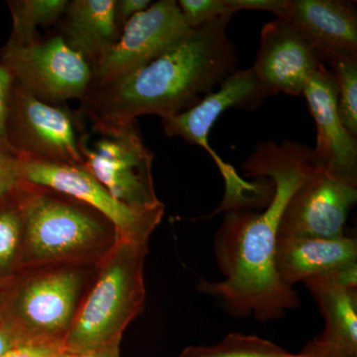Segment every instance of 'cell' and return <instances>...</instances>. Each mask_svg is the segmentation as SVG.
<instances>
[{
    "instance_id": "cell-1",
    "label": "cell",
    "mask_w": 357,
    "mask_h": 357,
    "mask_svg": "<svg viewBox=\"0 0 357 357\" xmlns=\"http://www.w3.org/2000/svg\"><path fill=\"white\" fill-rule=\"evenodd\" d=\"M243 169L246 176L271 180L273 192L263 211H227L215 237V255L225 280H203L199 289L218 298L236 316L253 314L259 321H271L300 306L298 294L277 274L275 251L286 204L317 167L312 148L284 140L258 145Z\"/></svg>"
},
{
    "instance_id": "cell-2",
    "label": "cell",
    "mask_w": 357,
    "mask_h": 357,
    "mask_svg": "<svg viewBox=\"0 0 357 357\" xmlns=\"http://www.w3.org/2000/svg\"><path fill=\"white\" fill-rule=\"evenodd\" d=\"M230 18L192 28L168 51L112 83L91 89L82 102L96 132L142 115L173 116L191 109L237 69L227 35Z\"/></svg>"
},
{
    "instance_id": "cell-3",
    "label": "cell",
    "mask_w": 357,
    "mask_h": 357,
    "mask_svg": "<svg viewBox=\"0 0 357 357\" xmlns=\"http://www.w3.org/2000/svg\"><path fill=\"white\" fill-rule=\"evenodd\" d=\"M116 239L114 225L95 208L35 185L26 206L20 266L84 264L105 257Z\"/></svg>"
},
{
    "instance_id": "cell-4",
    "label": "cell",
    "mask_w": 357,
    "mask_h": 357,
    "mask_svg": "<svg viewBox=\"0 0 357 357\" xmlns=\"http://www.w3.org/2000/svg\"><path fill=\"white\" fill-rule=\"evenodd\" d=\"M146 255L147 244L116 239L63 340L65 351L75 354L121 340L144 307Z\"/></svg>"
},
{
    "instance_id": "cell-5",
    "label": "cell",
    "mask_w": 357,
    "mask_h": 357,
    "mask_svg": "<svg viewBox=\"0 0 357 357\" xmlns=\"http://www.w3.org/2000/svg\"><path fill=\"white\" fill-rule=\"evenodd\" d=\"M82 265L33 268L14 287L7 303V330L20 342L63 344L86 281Z\"/></svg>"
},
{
    "instance_id": "cell-6",
    "label": "cell",
    "mask_w": 357,
    "mask_h": 357,
    "mask_svg": "<svg viewBox=\"0 0 357 357\" xmlns=\"http://www.w3.org/2000/svg\"><path fill=\"white\" fill-rule=\"evenodd\" d=\"M89 146L84 141V167L119 203L142 213H164L155 192L154 155L143 142L136 121L98 131Z\"/></svg>"
},
{
    "instance_id": "cell-7",
    "label": "cell",
    "mask_w": 357,
    "mask_h": 357,
    "mask_svg": "<svg viewBox=\"0 0 357 357\" xmlns=\"http://www.w3.org/2000/svg\"><path fill=\"white\" fill-rule=\"evenodd\" d=\"M6 137L21 159L58 165L84 166L77 115L62 105L42 102L14 81Z\"/></svg>"
},
{
    "instance_id": "cell-8",
    "label": "cell",
    "mask_w": 357,
    "mask_h": 357,
    "mask_svg": "<svg viewBox=\"0 0 357 357\" xmlns=\"http://www.w3.org/2000/svg\"><path fill=\"white\" fill-rule=\"evenodd\" d=\"M0 64L10 70L21 88L51 105L83 102L93 86V67L60 33L25 46L4 45Z\"/></svg>"
},
{
    "instance_id": "cell-9",
    "label": "cell",
    "mask_w": 357,
    "mask_h": 357,
    "mask_svg": "<svg viewBox=\"0 0 357 357\" xmlns=\"http://www.w3.org/2000/svg\"><path fill=\"white\" fill-rule=\"evenodd\" d=\"M176 0L152 2L122 28L112 49L93 66V88L105 86L160 57L189 32Z\"/></svg>"
},
{
    "instance_id": "cell-10",
    "label": "cell",
    "mask_w": 357,
    "mask_h": 357,
    "mask_svg": "<svg viewBox=\"0 0 357 357\" xmlns=\"http://www.w3.org/2000/svg\"><path fill=\"white\" fill-rule=\"evenodd\" d=\"M21 180L67 195L98 211L114 227L117 239L147 244L164 213H138L116 201L84 166L20 158Z\"/></svg>"
},
{
    "instance_id": "cell-11",
    "label": "cell",
    "mask_w": 357,
    "mask_h": 357,
    "mask_svg": "<svg viewBox=\"0 0 357 357\" xmlns=\"http://www.w3.org/2000/svg\"><path fill=\"white\" fill-rule=\"evenodd\" d=\"M356 199L357 187L314 169L286 204L278 237L344 236L347 213Z\"/></svg>"
},
{
    "instance_id": "cell-12",
    "label": "cell",
    "mask_w": 357,
    "mask_h": 357,
    "mask_svg": "<svg viewBox=\"0 0 357 357\" xmlns=\"http://www.w3.org/2000/svg\"><path fill=\"white\" fill-rule=\"evenodd\" d=\"M317 126L314 165L331 177L357 187V137L342 123L332 73L325 66L307 82L302 93Z\"/></svg>"
},
{
    "instance_id": "cell-13",
    "label": "cell",
    "mask_w": 357,
    "mask_h": 357,
    "mask_svg": "<svg viewBox=\"0 0 357 357\" xmlns=\"http://www.w3.org/2000/svg\"><path fill=\"white\" fill-rule=\"evenodd\" d=\"M324 64L314 49L283 18L263 26L251 70L268 95L301 96Z\"/></svg>"
},
{
    "instance_id": "cell-14",
    "label": "cell",
    "mask_w": 357,
    "mask_h": 357,
    "mask_svg": "<svg viewBox=\"0 0 357 357\" xmlns=\"http://www.w3.org/2000/svg\"><path fill=\"white\" fill-rule=\"evenodd\" d=\"M328 65L357 59V10L347 0H287L281 17Z\"/></svg>"
},
{
    "instance_id": "cell-15",
    "label": "cell",
    "mask_w": 357,
    "mask_h": 357,
    "mask_svg": "<svg viewBox=\"0 0 357 357\" xmlns=\"http://www.w3.org/2000/svg\"><path fill=\"white\" fill-rule=\"evenodd\" d=\"M357 266V241L352 237H278L275 269L286 285L335 276Z\"/></svg>"
},
{
    "instance_id": "cell-16",
    "label": "cell",
    "mask_w": 357,
    "mask_h": 357,
    "mask_svg": "<svg viewBox=\"0 0 357 357\" xmlns=\"http://www.w3.org/2000/svg\"><path fill=\"white\" fill-rule=\"evenodd\" d=\"M304 284L318 303L326 325L303 351L323 357H357V287L328 277L310 279Z\"/></svg>"
},
{
    "instance_id": "cell-17",
    "label": "cell",
    "mask_w": 357,
    "mask_h": 357,
    "mask_svg": "<svg viewBox=\"0 0 357 357\" xmlns=\"http://www.w3.org/2000/svg\"><path fill=\"white\" fill-rule=\"evenodd\" d=\"M268 96L251 68L236 69L223 79L217 91L204 96L191 109L161 119L162 126L167 135L172 137H181L192 130L210 132L218 117L227 109H255Z\"/></svg>"
},
{
    "instance_id": "cell-18",
    "label": "cell",
    "mask_w": 357,
    "mask_h": 357,
    "mask_svg": "<svg viewBox=\"0 0 357 357\" xmlns=\"http://www.w3.org/2000/svg\"><path fill=\"white\" fill-rule=\"evenodd\" d=\"M116 0H73L60 20V34L93 67L116 43Z\"/></svg>"
},
{
    "instance_id": "cell-19",
    "label": "cell",
    "mask_w": 357,
    "mask_h": 357,
    "mask_svg": "<svg viewBox=\"0 0 357 357\" xmlns=\"http://www.w3.org/2000/svg\"><path fill=\"white\" fill-rule=\"evenodd\" d=\"M34 189V185L24 182L0 199V279L10 276L20 266L26 206Z\"/></svg>"
},
{
    "instance_id": "cell-20",
    "label": "cell",
    "mask_w": 357,
    "mask_h": 357,
    "mask_svg": "<svg viewBox=\"0 0 357 357\" xmlns=\"http://www.w3.org/2000/svg\"><path fill=\"white\" fill-rule=\"evenodd\" d=\"M13 30L7 46H25L39 39L38 27L59 22L64 15L68 0H8L6 1Z\"/></svg>"
},
{
    "instance_id": "cell-21",
    "label": "cell",
    "mask_w": 357,
    "mask_h": 357,
    "mask_svg": "<svg viewBox=\"0 0 357 357\" xmlns=\"http://www.w3.org/2000/svg\"><path fill=\"white\" fill-rule=\"evenodd\" d=\"M178 357H321L306 351L291 354L279 345L255 335L229 333L213 345L185 347Z\"/></svg>"
},
{
    "instance_id": "cell-22",
    "label": "cell",
    "mask_w": 357,
    "mask_h": 357,
    "mask_svg": "<svg viewBox=\"0 0 357 357\" xmlns=\"http://www.w3.org/2000/svg\"><path fill=\"white\" fill-rule=\"evenodd\" d=\"M337 91L338 114L345 128L357 137V59L330 65Z\"/></svg>"
},
{
    "instance_id": "cell-23",
    "label": "cell",
    "mask_w": 357,
    "mask_h": 357,
    "mask_svg": "<svg viewBox=\"0 0 357 357\" xmlns=\"http://www.w3.org/2000/svg\"><path fill=\"white\" fill-rule=\"evenodd\" d=\"M178 6L190 29L222 17L231 18L227 0H178Z\"/></svg>"
},
{
    "instance_id": "cell-24",
    "label": "cell",
    "mask_w": 357,
    "mask_h": 357,
    "mask_svg": "<svg viewBox=\"0 0 357 357\" xmlns=\"http://www.w3.org/2000/svg\"><path fill=\"white\" fill-rule=\"evenodd\" d=\"M13 84L14 77L10 70L0 64V150L16 156L9 146L6 137L7 115H8Z\"/></svg>"
},
{
    "instance_id": "cell-25",
    "label": "cell",
    "mask_w": 357,
    "mask_h": 357,
    "mask_svg": "<svg viewBox=\"0 0 357 357\" xmlns=\"http://www.w3.org/2000/svg\"><path fill=\"white\" fill-rule=\"evenodd\" d=\"M23 183L20 174V158L0 150V199L20 189Z\"/></svg>"
},
{
    "instance_id": "cell-26",
    "label": "cell",
    "mask_w": 357,
    "mask_h": 357,
    "mask_svg": "<svg viewBox=\"0 0 357 357\" xmlns=\"http://www.w3.org/2000/svg\"><path fill=\"white\" fill-rule=\"evenodd\" d=\"M64 351L62 342H21L0 357H61Z\"/></svg>"
},
{
    "instance_id": "cell-27",
    "label": "cell",
    "mask_w": 357,
    "mask_h": 357,
    "mask_svg": "<svg viewBox=\"0 0 357 357\" xmlns=\"http://www.w3.org/2000/svg\"><path fill=\"white\" fill-rule=\"evenodd\" d=\"M286 1L287 0H227V3L234 14L241 10H260L281 17L285 10Z\"/></svg>"
},
{
    "instance_id": "cell-28",
    "label": "cell",
    "mask_w": 357,
    "mask_h": 357,
    "mask_svg": "<svg viewBox=\"0 0 357 357\" xmlns=\"http://www.w3.org/2000/svg\"><path fill=\"white\" fill-rule=\"evenodd\" d=\"M151 3L150 0H116L115 20L121 30L133 16L146 10Z\"/></svg>"
},
{
    "instance_id": "cell-29",
    "label": "cell",
    "mask_w": 357,
    "mask_h": 357,
    "mask_svg": "<svg viewBox=\"0 0 357 357\" xmlns=\"http://www.w3.org/2000/svg\"><path fill=\"white\" fill-rule=\"evenodd\" d=\"M121 340H114L107 344L98 345L73 354V357H121Z\"/></svg>"
},
{
    "instance_id": "cell-30",
    "label": "cell",
    "mask_w": 357,
    "mask_h": 357,
    "mask_svg": "<svg viewBox=\"0 0 357 357\" xmlns=\"http://www.w3.org/2000/svg\"><path fill=\"white\" fill-rule=\"evenodd\" d=\"M20 342V340L10 331L7 330L4 326H0V356Z\"/></svg>"
},
{
    "instance_id": "cell-31",
    "label": "cell",
    "mask_w": 357,
    "mask_h": 357,
    "mask_svg": "<svg viewBox=\"0 0 357 357\" xmlns=\"http://www.w3.org/2000/svg\"><path fill=\"white\" fill-rule=\"evenodd\" d=\"M61 357H73V354H69V352L64 351V354H63Z\"/></svg>"
}]
</instances>
